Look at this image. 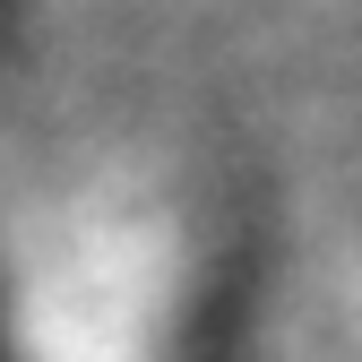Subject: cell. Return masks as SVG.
Returning a JSON list of instances; mask_svg holds the SVG:
<instances>
[{
	"label": "cell",
	"mask_w": 362,
	"mask_h": 362,
	"mask_svg": "<svg viewBox=\"0 0 362 362\" xmlns=\"http://www.w3.org/2000/svg\"><path fill=\"white\" fill-rule=\"evenodd\" d=\"M216 242L173 181H95L35 224L0 362H207Z\"/></svg>",
	"instance_id": "6da1fadb"
}]
</instances>
